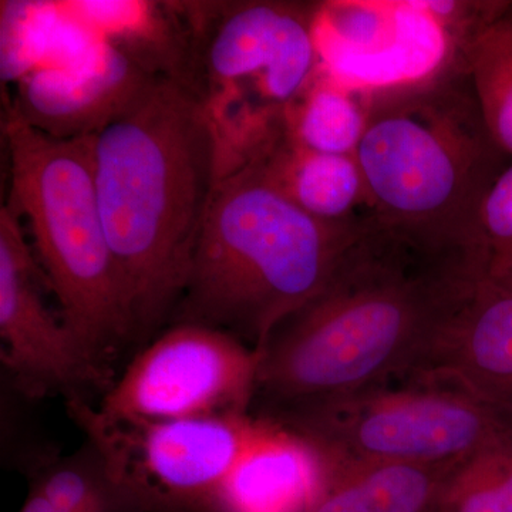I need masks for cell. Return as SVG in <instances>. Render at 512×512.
I'll return each instance as SVG.
<instances>
[{
	"mask_svg": "<svg viewBox=\"0 0 512 512\" xmlns=\"http://www.w3.org/2000/svg\"><path fill=\"white\" fill-rule=\"evenodd\" d=\"M322 456V477L306 512H431L457 464L343 463Z\"/></svg>",
	"mask_w": 512,
	"mask_h": 512,
	"instance_id": "cell-16",
	"label": "cell"
},
{
	"mask_svg": "<svg viewBox=\"0 0 512 512\" xmlns=\"http://www.w3.org/2000/svg\"><path fill=\"white\" fill-rule=\"evenodd\" d=\"M313 37L318 72L359 93L424 82L460 56L420 0L316 2Z\"/></svg>",
	"mask_w": 512,
	"mask_h": 512,
	"instance_id": "cell-10",
	"label": "cell"
},
{
	"mask_svg": "<svg viewBox=\"0 0 512 512\" xmlns=\"http://www.w3.org/2000/svg\"><path fill=\"white\" fill-rule=\"evenodd\" d=\"M491 137L512 157V29L498 20L460 52Z\"/></svg>",
	"mask_w": 512,
	"mask_h": 512,
	"instance_id": "cell-21",
	"label": "cell"
},
{
	"mask_svg": "<svg viewBox=\"0 0 512 512\" xmlns=\"http://www.w3.org/2000/svg\"><path fill=\"white\" fill-rule=\"evenodd\" d=\"M478 237L491 256L512 249V164L485 194L477 221Z\"/></svg>",
	"mask_w": 512,
	"mask_h": 512,
	"instance_id": "cell-23",
	"label": "cell"
},
{
	"mask_svg": "<svg viewBox=\"0 0 512 512\" xmlns=\"http://www.w3.org/2000/svg\"><path fill=\"white\" fill-rule=\"evenodd\" d=\"M59 5L150 76L187 84L192 33L181 2L64 0Z\"/></svg>",
	"mask_w": 512,
	"mask_h": 512,
	"instance_id": "cell-15",
	"label": "cell"
},
{
	"mask_svg": "<svg viewBox=\"0 0 512 512\" xmlns=\"http://www.w3.org/2000/svg\"><path fill=\"white\" fill-rule=\"evenodd\" d=\"M154 79L99 39L82 55L23 77L10 103L47 136L92 137L123 114Z\"/></svg>",
	"mask_w": 512,
	"mask_h": 512,
	"instance_id": "cell-13",
	"label": "cell"
},
{
	"mask_svg": "<svg viewBox=\"0 0 512 512\" xmlns=\"http://www.w3.org/2000/svg\"><path fill=\"white\" fill-rule=\"evenodd\" d=\"M366 94L355 157L373 212L484 248L478 212L507 154L485 126L463 59L424 82Z\"/></svg>",
	"mask_w": 512,
	"mask_h": 512,
	"instance_id": "cell-4",
	"label": "cell"
},
{
	"mask_svg": "<svg viewBox=\"0 0 512 512\" xmlns=\"http://www.w3.org/2000/svg\"><path fill=\"white\" fill-rule=\"evenodd\" d=\"M19 215L0 210V336L2 363L13 390L26 400L66 397L90 403L109 392L113 373L96 365L63 319L50 312L42 286L45 272L32 254ZM52 291V289H50Z\"/></svg>",
	"mask_w": 512,
	"mask_h": 512,
	"instance_id": "cell-11",
	"label": "cell"
},
{
	"mask_svg": "<svg viewBox=\"0 0 512 512\" xmlns=\"http://www.w3.org/2000/svg\"><path fill=\"white\" fill-rule=\"evenodd\" d=\"M93 170L133 343L173 319L217 185L207 113L187 84L157 77L93 136Z\"/></svg>",
	"mask_w": 512,
	"mask_h": 512,
	"instance_id": "cell-2",
	"label": "cell"
},
{
	"mask_svg": "<svg viewBox=\"0 0 512 512\" xmlns=\"http://www.w3.org/2000/svg\"><path fill=\"white\" fill-rule=\"evenodd\" d=\"M66 406L146 512H212L222 484L265 426L264 417L251 414L109 421L90 403Z\"/></svg>",
	"mask_w": 512,
	"mask_h": 512,
	"instance_id": "cell-8",
	"label": "cell"
},
{
	"mask_svg": "<svg viewBox=\"0 0 512 512\" xmlns=\"http://www.w3.org/2000/svg\"><path fill=\"white\" fill-rule=\"evenodd\" d=\"M431 512H512V427L458 461Z\"/></svg>",
	"mask_w": 512,
	"mask_h": 512,
	"instance_id": "cell-20",
	"label": "cell"
},
{
	"mask_svg": "<svg viewBox=\"0 0 512 512\" xmlns=\"http://www.w3.org/2000/svg\"><path fill=\"white\" fill-rule=\"evenodd\" d=\"M0 18L3 83H18L52 62L64 25L57 2L3 0Z\"/></svg>",
	"mask_w": 512,
	"mask_h": 512,
	"instance_id": "cell-22",
	"label": "cell"
},
{
	"mask_svg": "<svg viewBox=\"0 0 512 512\" xmlns=\"http://www.w3.org/2000/svg\"><path fill=\"white\" fill-rule=\"evenodd\" d=\"M30 477V487L45 495L57 512H146L89 440L72 456L56 457Z\"/></svg>",
	"mask_w": 512,
	"mask_h": 512,
	"instance_id": "cell-19",
	"label": "cell"
},
{
	"mask_svg": "<svg viewBox=\"0 0 512 512\" xmlns=\"http://www.w3.org/2000/svg\"><path fill=\"white\" fill-rule=\"evenodd\" d=\"M261 352L222 330L177 323L141 350L94 407L104 420L153 423L249 414Z\"/></svg>",
	"mask_w": 512,
	"mask_h": 512,
	"instance_id": "cell-9",
	"label": "cell"
},
{
	"mask_svg": "<svg viewBox=\"0 0 512 512\" xmlns=\"http://www.w3.org/2000/svg\"><path fill=\"white\" fill-rule=\"evenodd\" d=\"M192 33L187 86L215 140L217 183L285 134L289 106L318 73L316 2H181Z\"/></svg>",
	"mask_w": 512,
	"mask_h": 512,
	"instance_id": "cell-6",
	"label": "cell"
},
{
	"mask_svg": "<svg viewBox=\"0 0 512 512\" xmlns=\"http://www.w3.org/2000/svg\"><path fill=\"white\" fill-rule=\"evenodd\" d=\"M500 22H503L504 25H507L508 28L512 29V2H510L508 8L505 9L504 15L501 16Z\"/></svg>",
	"mask_w": 512,
	"mask_h": 512,
	"instance_id": "cell-25",
	"label": "cell"
},
{
	"mask_svg": "<svg viewBox=\"0 0 512 512\" xmlns=\"http://www.w3.org/2000/svg\"><path fill=\"white\" fill-rule=\"evenodd\" d=\"M488 262L480 245L372 212L328 284L258 349L261 416L406 379Z\"/></svg>",
	"mask_w": 512,
	"mask_h": 512,
	"instance_id": "cell-1",
	"label": "cell"
},
{
	"mask_svg": "<svg viewBox=\"0 0 512 512\" xmlns=\"http://www.w3.org/2000/svg\"><path fill=\"white\" fill-rule=\"evenodd\" d=\"M404 380L446 384L512 426V291L484 276Z\"/></svg>",
	"mask_w": 512,
	"mask_h": 512,
	"instance_id": "cell-12",
	"label": "cell"
},
{
	"mask_svg": "<svg viewBox=\"0 0 512 512\" xmlns=\"http://www.w3.org/2000/svg\"><path fill=\"white\" fill-rule=\"evenodd\" d=\"M323 466L315 444L265 419L264 429L222 484L212 512H306Z\"/></svg>",
	"mask_w": 512,
	"mask_h": 512,
	"instance_id": "cell-14",
	"label": "cell"
},
{
	"mask_svg": "<svg viewBox=\"0 0 512 512\" xmlns=\"http://www.w3.org/2000/svg\"><path fill=\"white\" fill-rule=\"evenodd\" d=\"M2 134L12 180L8 204L29 224L67 328L96 365L113 373L111 363L133 339L97 201L93 136H47L10 101Z\"/></svg>",
	"mask_w": 512,
	"mask_h": 512,
	"instance_id": "cell-5",
	"label": "cell"
},
{
	"mask_svg": "<svg viewBox=\"0 0 512 512\" xmlns=\"http://www.w3.org/2000/svg\"><path fill=\"white\" fill-rule=\"evenodd\" d=\"M366 217L316 220L256 165L229 175L215 185L171 322L222 330L261 348L279 322L328 284Z\"/></svg>",
	"mask_w": 512,
	"mask_h": 512,
	"instance_id": "cell-3",
	"label": "cell"
},
{
	"mask_svg": "<svg viewBox=\"0 0 512 512\" xmlns=\"http://www.w3.org/2000/svg\"><path fill=\"white\" fill-rule=\"evenodd\" d=\"M488 276L497 284L512 291V249L504 254L491 256Z\"/></svg>",
	"mask_w": 512,
	"mask_h": 512,
	"instance_id": "cell-24",
	"label": "cell"
},
{
	"mask_svg": "<svg viewBox=\"0 0 512 512\" xmlns=\"http://www.w3.org/2000/svg\"><path fill=\"white\" fill-rule=\"evenodd\" d=\"M251 165L316 220L346 224L373 212L355 156L316 153L284 134Z\"/></svg>",
	"mask_w": 512,
	"mask_h": 512,
	"instance_id": "cell-17",
	"label": "cell"
},
{
	"mask_svg": "<svg viewBox=\"0 0 512 512\" xmlns=\"http://www.w3.org/2000/svg\"><path fill=\"white\" fill-rule=\"evenodd\" d=\"M261 417L343 463L454 464L512 427L468 394L419 380L379 384Z\"/></svg>",
	"mask_w": 512,
	"mask_h": 512,
	"instance_id": "cell-7",
	"label": "cell"
},
{
	"mask_svg": "<svg viewBox=\"0 0 512 512\" xmlns=\"http://www.w3.org/2000/svg\"><path fill=\"white\" fill-rule=\"evenodd\" d=\"M367 124V94L316 73L285 117V134L316 153L355 156Z\"/></svg>",
	"mask_w": 512,
	"mask_h": 512,
	"instance_id": "cell-18",
	"label": "cell"
}]
</instances>
